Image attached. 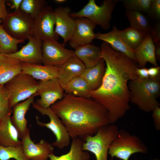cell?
Listing matches in <instances>:
<instances>
[{
    "label": "cell",
    "instance_id": "cell-1",
    "mask_svg": "<svg viewBox=\"0 0 160 160\" xmlns=\"http://www.w3.org/2000/svg\"><path fill=\"white\" fill-rule=\"evenodd\" d=\"M100 49L105 69L102 84L91 91V97L107 111L110 124L123 117L130 107L129 81L138 77L137 63L103 42Z\"/></svg>",
    "mask_w": 160,
    "mask_h": 160
},
{
    "label": "cell",
    "instance_id": "cell-2",
    "mask_svg": "<svg viewBox=\"0 0 160 160\" xmlns=\"http://www.w3.org/2000/svg\"><path fill=\"white\" fill-rule=\"evenodd\" d=\"M50 108L60 118L71 138L84 142L100 127L110 124L107 110L93 99L64 93Z\"/></svg>",
    "mask_w": 160,
    "mask_h": 160
},
{
    "label": "cell",
    "instance_id": "cell-3",
    "mask_svg": "<svg viewBox=\"0 0 160 160\" xmlns=\"http://www.w3.org/2000/svg\"><path fill=\"white\" fill-rule=\"evenodd\" d=\"M130 101L146 112H152L160 104L157 100L160 94V76L154 78L138 77L129 81Z\"/></svg>",
    "mask_w": 160,
    "mask_h": 160
},
{
    "label": "cell",
    "instance_id": "cell-4",
    "mask_svg": "<svg viewBox=\"0 0 160 160\" xmlns=\"http://www.w3.org/2000/svg\"><path fill=\"white\" fill-rule=\"evenodd\" d=\"M118 127L109 124L103 126L92 136H87L83 145V150L93 153L96 160H107L109 146L117 137Z\"/></svg>",
    "mask_w": 160,
    "mask_h": 160
},
{
    "label": "cell",
    "instance_id": "cell-5",
    "mask_svg": "<svg viewBox=\"0 0 160 160\" xmlns=\"http://www.w3.org/2000/svg\"><path fill=\"white\" fill-rule=\"evenodd\" d=\"M118 0H105L100 5H97L95 0H90L87 4L78 12L70 13L73 18L84 17L96 25H100L104 30L110 28L112 14Z\"/></svg>",
    "mask_w": 160,
    "mask_h": 160
},
{
    "label": "cell",
    "instance_id": "cell-6",
    "mask_svg": "<svg viewBox=\"0 0 160 160\" xmlns=\"http://www.w3.org/2000/svg\"><path fill=\"white\" fill-rule=\"evenodd\" d=\"M147 147L135 135L131 134L122 129L111 144L108 153L112 159L116 157L122 160H129L133 154L136 153H147Z\"/></svg>",
    "mask_w": 160,
    "mask_h": 160
},
{
    "label": "cell",
    "instance_id": "cell-7",
    "mask_svg": "<svg viewBox=\"0 0 160 160\" xmlns=\"http://www.w3.org/2000/svg\"><path fill=\"white\" fill-rule=\"evenodd\" d=\"M4 85L9 95L11 108L19 102L27 99L36 93L39 83L31 76L21 73Z\"/></svg>",
    "mask_w": 160,
    "mask_h": 160
},
{
    "label": "cell",
    "instance_id": "cell-8",
    "mask_svg": "<svg viewBox=\"0 0 160 160\" xmlns=\"http://www.w3.org/2000/svg\"><path fill=\"white\" fill-rule=\"evenodd\" d=\"M32 104L34 108L42 115H46L49 118L50 121L46 123L40 121L38 116H36L37 125L49 129L55 136L56 140L52 143V145L60 149L68 146L70 143L71 138L66 127L60 118L50 107L42 108L34 102Z\"/></svg>",
    "mask_w": 160,
    "mask_h": 160
},
{
    "label": "cell",
    "instance_id": "cell-9",
    "mask_svg": "<svg viewBox=\"0 0 160 160\" xmlns=\"http://www.w3.org/2000/svg\"><path fill=\"white\" fill-rule=\"evenodd\" d=\"M34 21V19L19 9L9 14L1 25L12 37L25 40L32 36Z\"/></svg>",
    "mask_w": 160,
    "mask_h": 160
},
{
    "label": "cell",
    "instance_id": "cell-10",
    "mask_svg": "<svg viewBox=\"0 0 160 160\" xmlns=\"http://www.w3.org/2000/svg\"><path fill=\"white\" fill-rule=\"evenodd\" d=\"M55 25L54 10L52 7L47 5L34 19L32 36L42 41H57L59 36L55 32Z\"/></svg>",
    "mask_w": 160,
    "mask_h": 160
},
{
    "label": "cell",
    "instance_id": "cell-11",
    "mask_svg": "<svg viewBox=\"0 0 160 160\" xmlns=\"http://www.w3.org/2000/svg\"><path fill=\"white\" fill-rule=\"evenodd\" d=\"M43 65L59 66L74 55V51L65 48L57 41L52 40L42 41Z\"/></svg>",
    "mask_w": 160,
    "mask_h": 160
},
{
    "label": "cell",
    "instance_id": "cell-12",
    "mask_svg": "<svg viewBox=\"0 0 160 160\" xmlns=\"http://www.w3.org/2000/svg\"><path fill=\"white\" fill-rule=\"evenodd\" d=\"M36 92L40 98L35 103L44 108H50L58 100H61L64 93L57 78L47 80L40 81Z\"/></svg>",
    "mask_w": 160,
    "mask_h": 160
},
{
    "label": "cell",
    "instance_id": "cell-13",
    "mask_svg": "<svg viewBox=\"0 0 160 160\" xmlns=\"http://www.w3.org/2000/svg\"><path fill=\"white\" fill-rule=\"evenodd\" d=\"M28 43L16 52L5 55L22 63L41 64L42 63V41L33 36L29 37Z\"/></svg>",
    "mask_w": 160,
    "mask_h": 160
},
{
    "label": "cell",
    "instance_id": "cell-14",
    "mask_svg": "<svg viewBox=\"0 0 160 160\" xmlns=\"http://www.w3.org/2000/svg\"><path fill=\"white\" fill-rule=\"evenodd\" d=\"M21 140L23 152L28 160H47L49 155L54 153L53 146L45 140L34 143L31 138L30 131Z\"/></svg>",
    "mask_w": 160,
    "mask_h": 160
},
{
    "label": "cell",
    "instance_id": "cell-15",
    "mask_svg": "<svg viewBox=\"0 0 160 160\" xmlns=\"http://www.w3.org/2000/svg\"><path fill=\"white\" fill-rule=\"evenodd\" d=\"M96 25L87 18H76L73 33L69 41L70 47L75 49L81 45L91 43L95 39L96 34L94 30Z\"/></svg>",
    "mask_w": 160,
    "mask_h": 160
},
{
    "label": "cell",
    "instance_id": "cell-16",
    "mask_svg": "<svg viewBox=\"0 0 160 160\" xmlns=\"http://www.w3.org/2000/svg\"><path fill=\"white\" fill-rule=\"evenodd\" d=\"M70 11L68 7H59L54 10L55 32L63 38V44L69 41L75 28V20L70 16Z\"/></svg>",
    "mask_w": 160,
    "mask_h": 160
},
{
    "label": "cell",
    "instance_id": "cell-17",
    "mask_svg": "<svg viewBox=\"0 0 160 160\" xmlns=\"http://www.w3.org/2000/svg\"><path fill=\"white\" fill-rule=\"evenodd\" d=\"M96 34L95 39L107 43L114 50L121 52L137 63L133 49L126 42L120 31L116 25H113L112 30L108 33L98 32Z\"/></svg>",
    "mask_w": 160,
    "mask_h": 160
},
{
    "label": "cell",
    "instance_id": "cell-18",
    "mask_svg": "<svg viewBox=\"0 0 160 160\" xmlns=\"http://www.w3.org/2000/svg\"><path fill=\"white\" fill-rule=\"evenodd\" d=\"M37 95L36 92L25 101L17 103L12 108L13 115L10 117L11 120L18 132L19 138L21 139L30 131L27 126L28 121L25 115L31 105L34 102V97Z\"/></svg>",
    "mask_w": 160,
    "mask_h": 160
},
{
    "label": "cell",
    "instance_id": "cell-19",
    "mask_svg": "<svg viewBox=\"0 0 160 160\" xmlns=\"http://www.w3.org/2000/svg\"><path fill=\"white\" fill-rule=\"evenodd\" d=\"M85 68L83 63L75 55L59 66L57 79L63 89L71 80L80 76Z\"/></svg>",
    "mask_w": 160,
    "mask_h": 160
},
{
    "label": "cell",
    "instance_id": "cell-20",
    "mask_svg": "<svg viewBox=\"0 0 160 160\" xmlns=\"http://www.w3.org/2000/svg\"><path fill=\"white\" fill-rule=\"evenodd\" d=\"M11 110L0 119V146L4 147L22 145L18 132L10 119Z\"/></svg>",
    "mask_w": 160,
    "mask_h": 160
},
{
    "label": "cell",
    "instance_id": "cell-21",
    "mask_svg": "<svg viewBox=\"0 0 160 160\" xmlns=\"http://www.w3.org/2000/svg\"><path fill=\"white\" fill-rule=\"evenodd\" d=\"M137 63L140 68H145L147 62L159 66L155 55V45L150 35L146 34L141 43L133 49Z\"/></svg>",
    "mask_w": 160,
    "mask_h": 160
},
{
    "label": "cell",
    "instance_id": "cell-22",
    "mask_svg": "<svg viewBox=\"0 0 160 160\" xmlns=\"http://www.w3.org/2000/svg\"><path fill=\"white\" fill-rule=\"evenodd\" d=\"M59 67L22 63L21 73L29 75L35 79L45 81L57 78Z\"/></svg>",
    "mask_w": 160,
    "mask_h": 160
},
{
    "label": "cell",
    "instance_id": "cell-23",
    "mask_svg": "<svg viewBox=\"0 0 160 160\" xmlns=\"http://www.w3.org/2000/svg\"><path fill=\"white\" fill-rule=\"evenodd\" d=\"M22 63L17 60L7 57L0 52V84H4L21 73Z\"/></svg>",
    "mask_w": 160,
    "mask_h": 160
},
{
    "label": "cell",
    "instance_id": "cell-24",
    "mask_svg": "<svg viewBox=\"0 0 160 160\" xmlns=\"http://www.w3.org/2000/svg\"><path fill=\"white\" fill-rule=\"evenodd\" d=\"M74 51V55L83 63L85 68L95 66L102 59L100 48L91 43L80 46Z\"/></svg>",
    "mask_w": 160,
    "mask_h": 160
},
{
    "label": "cell",
    "instance_id": "cell-25",
    "mask_svg": "<svg viewBox=\"0 0 160 160\" xmlns=\"http://www.w3.org/2000/svg\"><path fill=\"white\" fill-rule=\"evenodd\" d=\"M105 69V63L102 59L95 66L85 68L80 75L87 83L91 91L97 89L101 86Z\"/></svg>",
    "mask_w": 160,
    "mask_h": 160
},
{
    "label": "cell",
    "instance_id": "cell-26",
    "mask_svg": "<svg viewBox=\"0 0 160 160\" xmlns=\"http://www.w3.org/2000/svg\"><path fill=\"white\" fill-rule=\"evenodd\" d=\"M84 142L79 138L73 139L70 150L68 153L60 156L52 153L49 155V158L50 160H89V153L83 150Z\"/></svg>",
    "mask_w": 160,
    "mask_h": 160
},
{
    "label": "cell",
    "instance_id": "cell-27",
    "mask_svg": "<svg viewBox=\"0 0 160 160\" xmlns=\"http://www.w3.org/2000/svg\"><path fill=\"white\" fill-rule=\"evenodd\" d=\"M65 94L85 98H91V90L85 80L80 76L69 81L63 89Z\"/></svg>",
    "mask_w": 160,
    "mask_h": 160
},
{
    "label": "cell",
    "instance_id": "cell-28",
    "mask_svg": "<svg viewBox=\"0 0 160 160\" xmlns=\"http://www.w3.org/2000/svg\"><path fill=\"white\" fill-rule=\"evenodd\" d=\"M25 40L17 39L10 35L0 26V52L9 55L17 51L18 45Z\"/></svg>",
    "mask_w": 160,
    "mask_h": 160
},
{
    "label": "cell",
    "instance_id": "cell-29",
    "mask_svg": "<svg viewBox=\"0 0 160 160\" xmlns=\"http://www.w3.org/2000/svg\"><path fill=\"white\" fill-rule=\"evenodd\" d=\"M125 13L130 27L146 34L150 33L151 28L147 18L142 12L126 10Z\"/></svg>",
    "mask_w": 160,
    "mask_h": 160
},
{
    "label": "cell",
    "instance_id": "cell-30",
    "mask_svg": "<svg viewBox=\"0 0 160 160\" xmlns=\"http://www.w3.org/2000/svg\"><path fill=\"white\" fill-rule=\"evenodd\" d=\"M47 4L44 0H23L19 9L24 14L34 19Z\"/></svg>",
    "mask_w": 160,
    "mask_h": 160
},
{
    "label": "cell",
    "instance_id": "cell-31",
    "mask_svg": "<svg viewBox=\"0 0 160 160\" xmlns=\"http://www.w3.org/2000/svg\"><path fill=\"white\" fill-rule=\"evenodd\" d=\"M120 32L126 42L133 49L141 43L146 34L131 27L121 30Z\"/></svg>",
    "mask_w": 160,
    "mask_h": 160
},
{
    "label": "cell",
    "instance_id": "cell-32",
    "mask_svg": "<svg viewBox=\"0 0 160 160\" xmlns=\"http://www.w3.org/2000/svg\"><path fill=\"white\" fill-rule=\"evenodd\" d=\"M28 160L25 157L22 145L4 147L0 146V160Z\"/></svg>",
    "mask_w": 160,
    "mask_h": 160
},
{
    "label": "cell",
    "instance_id": "cell-33",
    "mask_svg": "<svg viewBox=\"0 0 160 160\" xmlns=\"http://www.w3.org/2000/svg\"><path fill=\"white\" fill-rule=\"evenodd\" d=\"M152 0H123L121 1L126 10L148 13Z\"/></svg>",
    "mask_w": 160,
    "mask_h": 160
},
{
    "label": "cell",
    "instance_id": "cell-34",
    "mask_svg": "<svg viewBox=\"0 0 160 160\" xmlns=\"http://www.w3.org/2000/svg\"><path fill=\"white\" fill-rule=\"evenodd\" d=\"M11 110L7 89L4 84H0V119Z\"/></svg>",
    "mask_w": 160,
    "mask_h": 160
},
{
    "label": "cell",
    "instance_id": "cell-35",
    "mask_svg": "<svg viewBox=\"0 0 160 160\" xmlns=\"http://www.w3.org/2000/svg\"><path fill=\"white\" fill-rule=\"evenodd\" d=\"M155 18H160V0H152L150 8L148 13Z\"/></svg>",
    "mask_w": 160,
    "mask_h": 160
},
{
    "label": "cell",
    "instance_id": "cell-36",
    "mask_svg": "<svg viewBox=\"0 0 160 160\" xmlns=\"http://www.w3.org/2000/svg\"><path fill=\"white\" fill-rule=\"evenodd\" d=\"M150 35L154 44L160 43V23H158L151 29Z\"/></svg>",
    "mask_w": 160,
    "mask_h": 160
},
{
    "label": "cell",
    "instance_id": "cell-37",
    "mask_svg": "<svg viewBox=\"0 0 160 160\" xmlns=\"http://www.w3.org/2000/svg\"><path fill=\"white\" fill-rule=\"evenodd\" d=\"M153 112L152 114L154 127L157 130L160 129V108L156 107Z\"/></svg>",
    "mask_w": 160,
    "mask_h": 160
},
{
    "label": "cell",
    "instance_id": "cell-38",
    "mask_svg": "<svg viewBox=\"0 0 160 160\" xmlns=\"http://www.w3.org/2000/svg\"><path fill=\"white\" fill-rule=\"evenodd\" d=\"M5 2V1L4 0H0V26L9 14L6 10Z\"/></svg>",
    "mask_w": 160,
    "mask_h": 160
},
{
    "label": "cell",
    "instance_id": "cell-39",
    "mask_svg": "<svg viewBox=\"0 0 160 160\" xmlns=\"http://www.w3.org/2000/svg\"><path fill=\"white\" fill-rule=\"evenodd\" d=\"M149 78H154L160 75V67L159 66L151 67L148 69Z\"/></svg>",
    "mask_w": 160,
    "mask_h": 160
},
{
    "label": "cell",
    "instance_id": "cell-40",
    "mask_svg": "<svg viewBox=\"0 0 160 160\" xmlns=\"http://www.w3.org/2000/svg\"><path fill=\"white\" fill-rule=\"evenodd\" d=\"M136 72L138 77L141 79H146L149 78L148 69L145 68H137Z\"/></svg>",
    "mask_w": 160,
    "mask_h": 160
},
{
    "label": "cell",
    "instance_id": "cell-41",
    "mask_svg": "<svg viewBox=\"0 0 160 160\" xmlns=\"http://www.w3.org/2000/svg\"><path fill=\"white\" fill-rule=\"evenodd\" d=\"M9 1L10 4L11 8L16 11L19 9L23 0H10Z\"/></svg>",
    "mask_w": 160,
    "mask_h": 160
},
{
    "label": "cell",
    "instance_id": "cell-42",
    "mask_svg": "<svg viewBox=\"0 0 160 160\" xmlns=\"http://www.w3.org/2000/svg\"><path fill=\"white\" fill-rule=\"evenodd\" d=\"M155 45V55L156 60L160 61V43L156 44Z\"/></svg>",
    "mask_w": 160,
    "mask_h": 160
},
{
    "label": "cell",
    "instance_id": "cell-43",
    "mask_svg": "<svg viewBox=\"0 0 160 160\" xmlns=\"http://www.w3.org/2000/svg\"><path fill=\"white\" fill-rule=\"evenodd\" d=\"M56 3H62L65 2V0H55L54 1Z\"/></svg>",
    "mask_w": 160,
    "mask_h": 160
},
{
    "label": "cell",
    "instance_id": "cell-44",
    "mask_svg": "<svg viewBox=\"0 0 160 160\" xmlns=\"http://www.w3.org/2000/svg\"></svg>",
    "mask_w": 160,
    "mask_h": 160
},
{
    "label": "cell",
    "instance_id": "cell-45",
    "mask_svg": "<svg viewBox=\"0 0 160 160\" xmlns=\"http://www.w3.org/2000/svg\"></svg>",
    "mask_w": 160,
    "mask_h": 160
}]
</instances>
